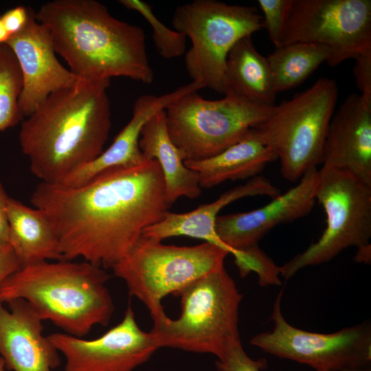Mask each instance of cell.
Instances as JSON below:
<instances>
[{
	"instance_id": "4",
	"label": "cell",
	"mask_w": 371,
	"mask_h": 371,
	"mask_svg": "<svg viewBox=\"0 0 371 371\" xmlns=\"http://www.w3.org/2000/svg\"><path fill=\"white\" fill-rule=\"evenodd\" d=\"M109 275L87 261H44L22 267L0 284V302L21 298L43 320L82 337L96 324L106 326L114 305L106 282Z\"/></svg>"
},
{
	"instance_id": "1",
	"label": "cell",
	"mask_w": 371,
	"mask_h": 371,
	"mask_svg": "<svg viewBox=\"0 0 371 371\" xmlns=\"http://www.w3.org/2000/svg\"><path fill=\"white\" fill-rule=\"evenodd\" d=\"M49 220L65 260L112 268L170 207L155 159L107 170L76 187L38 183L30 196Z\"/></svg>"
},
{
	"instance_id": "17",
	"label": "cell",
	"mask_w": 371,
	"mask_h": 371,
	"mask_svg": "<svg viewBox=\"0 0 371 371\" xmlns=\"http://www.w3.org/2000/svg\"><path fill=\"white\" fill-rule=\"evenodd\" d=\"M0 302V355L13 371H51L60 364L58 350L43 335L42 318L26 300Z\"/></svg>"
},
{
	"instance_id": "20",
	"label": "cell",
	"mask_w": 371,
	"mask_h": 371,
	"mask_svg": "<svg viewBox=\"0 0 371 371\" xmlns=\"http://www.w3.org/2000/svg\"><path fill=\"white\" fill-rule=\"evenodd\" d=\"M139 146L146 159H155L159 163L170 205L181 197L194 199L201 195L202 188L197 174L186 166L181 151L169 135L165 109L157 111L146 122Z\"/></svg>"
},
{
	"instance_id": "8",
	"label": "cell",
	"mask_w": 371,
	"mask_h": 371,
	"mask_svg": "<svg viewBox=\"0 0 371 371\" xmlns=\"http://www.w3.org/2000/svg\"><path fill=\"white\" fill-rule=\"evenodd\" d=\"M172 23L191 41L185 63L192 81L222 94L229 51L240 39L262 28L256 8L215 0H195L177 7Z\"/></svg>"
},
{
	"instance_id": "33",
	"label": "cell",
	"mask_w": 371,
	"mask_h": 371,
	"mask_svg": "<svg viewBox=\"0 0 371 371\" xmlns=\"http://www.w3.org/2000/svg\"><path fill=\"white\" fill-rule=\"evenodd\" d=\"M10 196L7 194L3 184L0 182V246L8 243L9 222L8 204Z\"/></svg>"
},
{
	"instance_id": "26",
	"label": "cell",
	"mask_w": 371,
	"mask_h": 371,
	"mask_svg": "<svg viewBox=\"0 0 371 371\" xmlns=\"http://www.w3.org/2000/svg\"><path fill=\"white\" fill-rule=\"evenodd\" d=\"M127 9L139 13L153 29L155 45L165 58H172L185 54L186 36L181 32L167 27L154 14L150 4L140 0H120Z\"/></svg>"
},
{
	"instance_id": "34",
	"label": "cell",
	"mask_w": 371,
	"mask_h": 371,
	"mask_svg": "<svg viewBox=\"0 0 371 371\" xmlns=\"http://www.w3.org/2000/svg\"><path fill=\"white\" fill-rule=\"evenodd\" d=\"M355 259L358 262L368 263L370 262V245L358 249Z\"/></svg>"
},
{
	"instance_id": "14",
	"label": "cell",
	"mask_w": 371,
	"mask_h": 371,
	"mask_svg": "<svg viewBox=\"0 0 371 371\" xmlns=\"http://www.w3.org/2000/svg\"><path fill=\"white\" fill-rule=\"evenodd\" d=\"M4 43L13 51L22 73L19 106L24 117L32 114L50 94L76 87L82 80L58 61L48 31L36 21L32 8L24 27Z\"/></svg>"
},
{
	"instance_id": "25",
	"label": "cell",
	"mask_w": 371,
	"mask_h": 371,
	"mask_svg": "<svg viewBox=\"0 0 371 371\" xmlns=\"http://www.w3.org/2000/svg\"><path fill=\"white\" fill-rule=\"evenodd\" d=\"M23 76L16 58L5 43L0 44V131L17 124L23 116L19 106Z\"/></svg>"
},
{
	"instance_id": "7",
	"label": "cell",
	"mask_w": 371,
	"mask_h": 371,
	"mask_svg": "<svg viewBox=\"0 0 371 371\" xmlns=\"http://www.w3.org/2000/svg\"><path fill=\"white\" fill-rule=\"evenodd\" d=\"M229 254L208 242L179 247L142 235L112 269L126 282L129 295L145 304L155 323L167 317L161 303L164 297L175 295L193 281L224 267Z\"/></svg>"
},
{
	"instance_id": "35",
	"label": "cell",
	"mask_w": 371,
	"mask_h": 371,
	"mask_svg": "<svg viewBox=\"0 0 371 371\" xmlns=\"http://www.w3.org/2000/svg\"><path fill=\"white\" fill-rule=\"evenodd\" d=\"M9 38L10 35L6 31L3 23L0 18V44L4 43Z\"/></svg>"
},
{
	"instance_id": "12",
	"label": "cell",
	"mask_w": 371,
	"mask_h": 371,
	"mask_svg": "<svg viewBox=\"0 0 371 371\" xmlns=\"http://www.w3.org/2000/svg\"><path fill=\"white\" fill-rule=\"evenodd\" d=\"M296 42L328 47L331 67L354 59L371 48V1L291 0L282 45Z\"/></svg>"
},
{
	"instance_id": "30",
	"label": "cell",
	"mask_w": 371,
	"mask_h": 371,
	"mask_svg": "<svg viewBox=\"0 0 371 371\" xmlns=\"http://www.w3.org/2000/svg\"><path fill=\"white\" fill-rule=\"evenodd\" d=\"M353 75L363 100L371 105V48L359 54L354 58Z\"/></svg>"
},
{
	"instance_id": "16",
	"label": "cell",
	"mask_w": 371,
	"mask_h": 371,
	"mask_svg": "<svg viewBox=\"0 0 371 371\" xmlns=\"http://www.w3.org/2000/svg\"><path fill=\"white\" fill-rule=\"evenodd\" d=\"M322 166L347 172L371 185V105L351 93L330 120Z\"/></svg>"
},
{
	"instance_id": "5",
	"label": "cell",
	"mask_w": 371,
	"mask_h": 371,
	"mask_svg": "<svg viewBox=\"0 0 371 371\" xmlns=\"http://www.w3.org/2000/svg\"><path fill=\"white\" fill-rule=\"evenodd\" d=\"M175 296L181 313L155 322L151 333L158 346L210 353L221 359L233 342L240 340L238 308L243 295L225 267L190 283Z\"/></svg>"
},
{
	"instance_id": "2",
	"label": "cell",
	"mask_w": 371,
	"mask_h": 371,
	"mask_svg": "<svg viewBox=\"0 0 371 371\" xmlns=\"http://www.w3.org/2000/svg\"><path fill=\"white\" fill-rule=\"evenodd\" d=\"M110 80L57 91L21 124L19 142L34 175L60 183L102 152L111 126Z\"/></svg>"
},
{
	"instance_id": "29",
	"label": "cell",
	"mask_w": 371,
	"mask_h": 371,
	"mask_svg": "<svg viewBox=\"0 0 371 371\" xmlns=\"http://www.w3.org/2000/svg\"><path fill=\"white\" fill-rule=\"evenodd\" d=\"M219 371H262L267 366L265 359L254 360L245 352L240 340L229 346L223 357L216 362Z\"/></svg>"
},
{
	"instance_id": "15",
	"label": "cell",
	"mask_w": 371,
	"mask_h": 371,
	"mask_svg": "<svg viewBox=\"0 0 371 371\" xmlns=\"http://www.w3.org/2000/svg\"><path fill=\"white\" fill-rule=\"evenodd\" d=\"M318 181L319 170L311 168L296 186L266 205L249 212L218 216L215 230L220 241L234 258H238L241 251L258 245L276 226L309 214L315 203Z\"/></svg>"
},
{
	"instance_id": "9",
	"label": "cell",
	"mask_w": 371,
	"mask_h": 371,
	"mask_svg": "<svg viewBox=\"0 0 371 371\" xmlns=\"http://www.w3.org/2000/svg\"><path fill=\"white\" fill-rule=\"evenodd\" d=\"M271 109L234 95L210 100L193 91L173 101L165 112L169 135L188 161L210 158L236 144Z\"/></svg>"
},
{
	"instance_id": "11",
	"label": "cell",
	"mask_w": 371,
	"mask_h": 371,
	"mask_svg": "<svg viewBox=\"0 0 371 371\" xmlns=\"http://www.w3.org/2000/svg\"><path fill=\"white\" fill-rule=\"evenodd\" d=\"M283 289L273 308V328L254 336L250 343L265 352L307 365L316 371L368 368L371 363V327L361 323L332 333L306 331L291 325L281 310Z\"/></svg>"
},
{
	"instance_id": "32",
	"label": "cell",
	"mask_w": 371,
	"mask_h": 371,
	"mask_svg": "<svg viewBox=\"0 0 371 371\" xmlns=\"http://www.w3.org/2000/svg\"><path fill=\"white\" fill-rule=\"evenodd\" d=\"M21 269L19 260L9 245L0 246V284L12 273Z\"/></svg>"
},
{
	"instance_id": "19",
	"label": "cell",
	"mask_w": 371,
	"mask_h": 371,
	"mask_svg": "<svg viewBox=\"0 0 371 371\" xmlns=\"http://www.w3.org/2000/svg\"><path fill=\"white\" fill-rule=\"evenodd\" d=\"M279 194L280 190L269 179L256 176L245 184L224 192L215 201L192 211L185 213L168 211L161 221L145 229L142 235L161 241L172 236H186L204 240L227 250L215 230L218 212L229 203L244 197L268 196L273 199Z\"/></svg>"
},
{
	"instance_id": "23",
	"label": "cell",
	"mask_w": 371,
	"mask_h": 371,
	"mask_svg": "<svg viewBox=\"0 0 371 371\" xmlns=\"http://www.w3.org/2000/svg\"><path fill=\"white\" fill-rule=\"evenodd\" d=\"M223 94L262 106L276 105L277 92L267 59L256 49L251 36L240 39L227 55Z\"/></svg>"
},
{
	"instance_id": "3",
	"label": "cell",
	"mask_w": 371,
	"mask_h": 371,
	"mask_svg": "<svg viewBox=\"0 0 371 371\" xmlns=\"http://www.w3.org/2000/svg\"><path fill=\"white\" fill-rule=\"evenodd\" d=\"M49 32L56 53L82 80L126 77L150 84L145 34L139 26L113 17L95 0H55L34 12Z\"/></svg>"
},
{
	"instance_id": "10",
	"label": "cell",
	"mask_w": 371,
	"mask_h": 371,
	"mask_svg": "<svg viewBox=\"0 0 371 371\" xmlns=\"http://www.w3.org/2000/svg\"><path fill=\"white\" fill-rule=\"evenodd\" d=\"M315 199L326 214L320 238L280 267L286 280L300 269L327 262L350 247L370 245L371 185L347 172L322 166Z\"/></svg>"
},
{
	"instance_id": "21",
	"label": "cell",
	"mask_w": 371,
	"mask_h": 371,
	"mask_svg": "<svg viewBox=\"0 0 371 371\" xmlns=\"http://www.w3.org/2000/svg\"><path fill=\"white\" fill-rule=\"evenodd\" d=\"M276 159L254 128L221 153L203 160L184 163L197 174L201 188H210L227 181L256 177Z\"/></svg>"
},
{
	"instance_id": "36",
	"label": "cell",
	"mask_w": 371,
	"mask_h": 371,
	"mask_svg": "<svg viewBox=\"0 0 371 371\" xmlns=\"http://www.w3.org/2000/svg\"><path fill=\"white\" fill-rule=\"evenodd\" d=\"M5 368V364L3 359L1 357H0V371H4Z\"/></svg>"
},
{
	"instance_id": "24",
	"label": "cell",
	"mask_w": 371,
	"mask_h": 371,
	"mask_svg": "<svg viewBox=\"0 0 371 371\" xmlns=\"http://www.w3.org/2000/svg\"><path fill=\"white\" fill-rule=\"evenodd\" d=\"M331 56L322 44L296 42L284 45L267 57L277 93L299 86Z\"/></svg>"
},
{
	"instance_id": "37",
	"label": "cell",
	"mask_w": 371,
	"mask_h": 371,
	"mask_svg": "<svg viewBox=\"0 0 371 371\" xmlns=\"http://www.w3.org/2000/svg\"><path fill=\"white\" fill-rule=\"evenodd\" d=\"M342 371H371V369L370 367H368V368H364L346 370H342Z\"/></svg>"
},
{
	"instance_id": "18",
	"label": "cell",
	"mask_w": 371,
	"mask_h": 371,
	"mask_svg": "<svg viewBox=\"0 0 371 371\" xmlns=\"http://www.w3.org/2000/svg\"><path fill=\"white\" fill-rule=\"evenodd\" d=\"M202 88L204 87L201 83L192 81L162 95L147 94L139 96L134 103L131 120L111 145L93 160L69 173L58 183L69 187L80 186L107 170L135 166L143 163L146 159L140 150L139 140L146 122L179 97Z\"/></svg>"
},
{
	"instance_id": "28",
	"label": "cell",
	"mask_w": 371,
	"mask_h": 371,
	"mask_svg": "<svg viewBox=\"0 0 371 371\" xmlns=\"http://www.w3.org/2000/svg\"><path fill=\"white\" fill-rule=\"evenodd\" d=\"M291 0H258L262 12V27L276 48L282 45Z\"/></svg>"
},
{
	"instance_id": "27",
	"label": "cell",
	"mask_w": 371,
	"mask_h": 371,
	"mask_svg": "<svg viewBox=\"0 0 371 371\" xmlns=\"http://www.w3.org/2000/svg\"><path fill=\"white\" fill-rule=\"evenodd\" d=\"M240 276L245 277L251 271L256 273L260 286L281 285L280 267L256 245L242 251L238 260H234Z\"/></svg>"
},
{
	"instance_id": "22",
	"label": "cell",
	"mask_w": 371,
	"mask_h": 371,
	"mask_svg": "<svg viewBox=\"0 0 371 371\" xmlns=\"http://www.w3.org/2000/svg\"><path fill=\"white\" fill-rule=\"evenodd\" d=\"M8 243L21 268L38 262L65 260L58 236L45 214L10 197Z\"/></svg>"
},
{
	"instance_id": "6",
	"label": "cell",
	"mask_w": 371,
	"mask_h": 371,
	"mask_svg": "<svg viewBox=\"0 0 371 371\" xmlns=\"http://www.w3.org/2000/svg\"><path fill=\"white\" fill-rule=\"evenodd\" d=\"M337 97L335 80L319 78L308 89L273 106L268 117L254 128L280 160L286 180L295 182L308 169L322 164Z\"/></svg>"
},
{
	"instance_id": "13",
	"label": "cell",
	"mask_w": 371,
	"mask_h": 371,
	"mask_svg": "<svg viewBox=\"0 0 371 371\" xmlns=\"http://www.w3.org/2000/svg\"><path fill=\"white\" fill-rule=\"evenodd\" d=\"M47 337L65 355V371H133L159 348L154 335L139 327L131 306L121 322L97 339L60 333Z\"/></svg>"
},
{
	"instance_id": "31",
	"label": "cell",
	"mask_w": 371,
	"mask_h": 371,
	"mask_svg": "<svg viewBox=\"0 0 371 371\" xmlns=\"http://www.w3.org/2000/svg\"><path fill=\"white\" fill-rule=\"evenodd\" d=\"M29 15V8L17 6L6 12L0 18L10 37L19 32L25 25Z\"/></svg>"
}]
</instances>
